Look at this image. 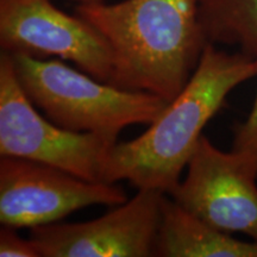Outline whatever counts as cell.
<instances>
[{
    "mask_svg": "<svg viewBox=\"0 0 257 257\" xmlns=\"http://www.w3.org/2000/svg\"><path fill=\"white\" fill-rule=\"evenodd\" d=\"M255 66L257 78V56ZM231 152L236 154L257 178V94L246 119L234 127Z\"/></svg>",
    "mask_w": 257,
    "mask_h": 257,
    "instance_id": "cell-11",
    "label": "cell"
},
{
    "mask_svg": "<svg viewBox=\"0 0 257 257\" xmlns=\"http://www.w3.org/2000/svg\"><path fill=\"white\" fill-rule=\"evenodd\" d=\"M200 23L208 43L257 56V0H200Z\"/></svg>",
    "mask_w": 257,
    "mask_h": 257,
    "instance_id": "cell-10",
    "label": "cell"
},
{
    "mask_svg": "<svg viewBox=\"0 0 257 257\" xmlns=\"http://www.w3.org/2000/svg\"><path fill=\"white\" fill-rule=\"evenodd\" d=\"M154 256L257 257V243L214 229L165 194Z\"/></svg>",
    "mask_w": 257,
    "mask_h": 257,
    "instance_id": "cell-9",
    "label": "cell"
},
{
    "mask_svg": "<svg viewBox=\"0 0 257 257\" xmlns=\"http://www.w3.org/2000/svg\"><path fill=\"white\" fill-rule=\"evenodd\" d=\"M15 73L8 53L0 55V155L55 167L92 182L104 174L118 137L67 130L38 113Z\"/></svg>",
    "mask_w": 257,
    "mask_h": 257,
    "instance_id": "cell-4",
    "label": "cell"
},
{
    "mask_svg": "<svg viewBox=\"0 0 257 257\" xmlns=\"http://www.w3.org/2000/svg\"><path fill=\"white\" fill-rule=\"evenodd\" d=\"M127 201L121 187L92 182L35 161L0 157V223L12 229L57 223L80 208Z\"/></svg>",
    "mask_w": 257,
    "mask_h": 257,
    "instance_id": "cell-6",
    "label": "cell"
},
{
    "mask_svg": "<svg viewBox=\"0 0 257 257\" xmlns=\"http://www.w3.org/2000/svg\"><path fill=\"white\" fill-rule=\"evenodd\" d=\"M0 47L8 54L70 61L111 85L115 75L106 38L86 19L61 11L50 0H0Z\"/></svg>",
    "mask_w": 257,
    "mask_h": 257,
    "instance_id": "cell-5",
    "label": "cell"
},
{
    "mask_svg": "<svg viewBox=\"0 0 257 257\" xmlns=\"http://www.w3.org/2000/svg\"><path fill=\"white\" fill-rule=\"evenodd\" d=\"M0 256L2 257H41L31 239L22 238L16 229L3 226L0 230Z\"/></svg>",
    "mask_w": 257,
    "mask_h": 257,
    "instance_id": "cell-12",
    "label": "cell"
},
{
    "mask_svg": "<svg viewBox=\"0 0 257 257\" xmlns=\"http://www.w3.org/2000/svg\"><path fill=\"white\" fill-rule=\"evenodd\" d=\"M165 194L138 189L133 199L94 220L32 227L30 239L41 257L154 256Z\"/></svg>",
    "mask_w": 257,
    "mask_h": 257,
    "instance_id": "cell-8",
    "label": "cell"
},
{
    "mask_svg": "<svg viewBox=\"0 0 257 257\" xmlns=\"http://www.w3.org/2000/svg\"><path fill=\"white\" fill-rule=\"evenodd\" d=\"M75 14L106 38L115 59L112 85L172 101L208 43L200 0H123L79 4Z\"/></svg>",
    "mask_w": 257,
    "mask_h": 257,
    "instance_id": "cell-1",
    "label": "cell"
},
{
    "mask_svg": "<svg viewBox=\"0 0 257 257\" xmlns=\"http://www.w3.org/2000/svg\"><path fill=\"white\" fill-rule=\"evenodd\" d=\"M255 76V57L207 43L187 85L149 127L135 140L114 144L104 181H128L137 189L169 194L179 185L206 124L231 91Z\"/></svg>",
    "mask_w": 257,
    "mask_h": 257,
    "instance_id": "cell-2",
    "label": "cell"
},
{
    "mask_svg": "<svg viewBox=\"0 0 257 257\" xmlns=\"http://www.w3.org/2000/svg\"><path fill=\"white\" fill-rule=\"evenodd\" d=\"M75 2H78L79 4H91V3H99L104 0H75Z\"/></svg>",
    "mask_w": 257,
    "mask_h": 257,
    "instance_id": "cell-13",
    "label": "cell"
},
{
    "mask_svg": "<svg viewBox=\"0 0 257 257\" xmlns=\"http://www.w3.org/2000/svg\"><path fill=\"white\" fill-rule=\"evenodd\" d=\"M9 55L30 101L67 130L118 137L128 125H149L168 104L153 93L128 91L99 81L60 59Z\"/></svg>",
    "mask_w": 257,
    "mask_h": 257,
    "instance_id": "cell-3",
    "label": "cell"
},
{
    "mask_svg": "<svg viewBox=\"0 0 257 257\" xmlns=\"http://www.w3.org/2000/svg\"><path fill=\"white\" fill-rule=\"evenodd\" d=\"M257 178L230 150L221 152L202 135L172 198L214 229L242 233L257 243Z\"/></svg>",
    "mask_w": 257,
    "mask_h": 257,
    "instance_id": "cell-7",
    "label": "cell"
}]
</instances>
